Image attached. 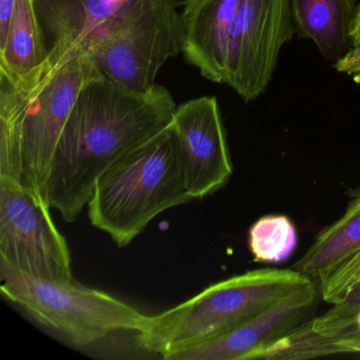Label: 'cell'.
<instances>
[{
    "mask_svg": "<svg viewBox=\"0 0 360 360\" xmlns=\"http://www.w3.org/2000/svg\"><path fill=\"white\" fill-rule=\"evenodd\" d=\"M172 124L180 141L185 185L191 200L226 186L233 167L217 98L201 96L179 105Z\"/></svg>",
    "mask_w": 360,
    "mask_h": 360,
    "instance_id": "obj_9",
    "label": "cell"
},
{
    "mask_svg": "<svg viewBox=\"0 0 360 360\" xmlns=\"http://www.w3.org/2000/svg\"><path fill=\"white\" fill-rule=\"evenodd\" d=\"M100 73L82 52L39 81L13 84L0 75L1 180L44 198L52 160L77 96Z\"/></svg>",
    "mask_w": 360,
    "mask_h": 360,
    "instance_id": "obj_2",
    "label": "cell"
},
{
    "mask_svg": "<svg viewBox=\"0 0 360 360\" xmlns=\"http://www.w3.org/2000/svg\"><path fill=\"white\" fill-rule=\"evenodd\" d=\"M131 0H33L49 70L85 52L88 41Z\"/></svg>",
    "mask_w": 360,
    "mask_h": 360,
    "instance_id": "obj_12",
    "label": "cell"
},
{
    "mask_svg": "<svg viewBox=\"0 0 360 360\" xmlns=\"http://www.w3.org/2000/svg\"><path fill=\"white\" fill-rule=\"evenodd\" d=\"M314 284L294 269L246 271L217 282L181 304L150 317L139 335L143 353L172 360Z\"/></svg>",
    "mask_w": 360,
    "mask_h": 360,
    "instance_id": "obj_4",
    "label": "cell"
},
{
    "mask_svg": "<svg viewBox=\"0 0 360 360\" xmlns=\"http://www.w3.org/2000/svg\"><path fill=\"white\" fill-rule=\"evenodd\" d=\"M315 332L333 339H345L360 335V290L349 292L330 311L309 319Z\"/></svg>",
    "mask_w": 360,
    "mask_h": 360,
    "instance_id": "obj_17",
    "label": "cell"
},
{
    "mask_svg": "<svg viewBox=\"0 0 360 360\" xmlns=\"http://www.w3.org/2000/svg\"><path fill=\"white\" fill-rule=\"evenodd\" d=\"M240 0H185L183 56L212 83L224 84L231 27Z\"/></svg>",
    "mask_w": 360,
    "mask_h": 360,
    "instance_id": "obj_13",
    "label": "cell"
},
{
    "mask_svg": "<svg viewBox=\"0 0 360 360\" xmlns=\"http://www.w3.org/2000/svg\"><path fill=\"white\" fill-rule=\"evenodd\" d=\"M321 298L315 283L276 303L256 317L180 352L172 360H255L309 320Z\"/></svg>",
    "mask_w": 360,
    "mask_h": 360,
    "instance_id": "obj_10",
    "label": "cell"
},
{
    "mask_svg": "<svg viewBox=\"0 0 360 360\" xmlns=\"http://www.w3.org/2000/svg\"><path fill=\"white\" fill-rule=\"evenodd\" d=\"M352 47L360 45V1H358L351 28Z\"/></svg>",
    "mask_w": 360,
    "mask_h": 360,
    "instance_id": "obj_20",
    "label": "cell"
},
{
    "mask_svg": "<svg viewBox=\"0 0 360 360\" xmlns=\"http://www.w3.org/2000/svg\"><path fill=\"white\" fill-rule=\"evenodd\" d=\"M292 269L319 288L330 304L345 300L360 281V195L345 214L322 229Z\"/></svg>",
    "mask_w": 360,
    "mask_h": 360,
    "instance_id": "obj_11",
    "label": "cell"
},
{
    "mask_svg": "<svg viewBox=\"0 0 360 360\" xmlns=\"http://www.w3.org/2000/svg\"><path fill=\"white\" fill-rule=\"evenodd\" d=\"M180 6L176 0H131L88 41L85 52L105 77L149 91L164 64L183 52Z\"/></svg>",
    "mask_w": 360,
    "mask_h": 360,
    "instance_id": "obj_6",
    "label": "cell"
},
{
    "mask_svg": "<svg viewBox=\"0 0 360 360\" xmlns=\"http://www.w3.org/2000/svg\"><path fill=\"white\" fill-rule=\"evenodd\" d=\"M297 231L292 221L281 214H269L254 223L248 245L256 262L280 263L290 258L297 246Z\"/></svg>",
    "mask_w": 360,
    "mask_h": 360,
    "instance_id": "obj_16",
    "label": "cell"
},
{
    "mask_svg": "<svg viewBox=\"0 0 360 360\" xmlns=\"http://www.w3.org/2000/svg\"><path fill=\"white\" fill-rule=\"evenodd\" d=\"M1 296L35 324L79 349L115 340H134L151 316L129 303L72 279L49 281L31 277L0 259Z\"/></svg>",
    "mask_w": 360,
    "mask_h": 360,
    "instance_id": "obj_5",
    "label": "cell"
},
{
    "mask_svg": "<svg viewBox=\"0 0 360 360\" xmlns=\"http://www.w3.org/2000/svg\"><path fill=\"white\" fill-rule=\"evenodd\" d=\"M339 345L342 354H360V335L342 339Z\"/></svg>",
    "mask_w": 360,
    "mask_h": 360,
    "instance_id": "obj_19",
    "label": "cell"
},
{
    "mask_svg": "<svg viewBox=\"0 0 360 360\" xmlns=\"http://www.w3.org/2000/svg\"><path fill=\"white\" fill-rule=\"evenodd\" d=\"M176 105L155 84L134 91L100 73L82 88L58 141L44 199L75 222L89 202L98 176L117 159L172 123Z\"/></svg>",
    "mask_w": 360,
    "mask_h": 360,
    "instance_id": "obj_1",
    "label": "cell"
},
{
    "mask_svg": "<svg viewBox=\"0 0 360 360\" xmlns=\"http://www.w3.org/2000/svg\"><path fill=\"white\" fill-rule=\"evenodd\" d=\"M295 34L292 0H240L224 84L245 102L258 98L273 79L282 48Z\"/></svg>",
    "mask_w": 360,
    "mask_h": 360,
    "instance_id": "obj_8",
    "label": "cell"
},
{
    "mask_svg": "<svg viewBox=\"0 0 360 360\" xmlns=\"http://www.w3.org/2000/svg\"><path fill=\"white\" fill-rule=\"evenodd\" d=\"M174 124L111 164L88 202L92 226L119 248L129 245L160 214L191 201Z\"/></svg>",
    "mask_w": 360,
    "mask_h": 360,
    "instance_id": "obj_3",
    "label": "cell"
},
{
    "mask_svg": "<svg viewBox=\"0 0 360 360\" xmlns=\"http://www.w3.org/2000/svg\"><path fill=\"white\" fill-rule=\"evenodd\" d=\"M15 6L16 0H0V44L7 37Z\"/></svg>",
    "mask_w": 360,
    "mask_h": 360,
    "instance_id": "obj_18",
    "label": "cell"
},
{
    "mask_svg": "<svg viewBox=\"0 0 360 360\" xmlns=\"http://www.w3.org/2000/svg\"><path fill=\"white\" fill-rule=\"evenodd\" d=\"M48 71L47 47L33 0H16L7 37L0 44V75L22 84L41 79Z\"/></svg>",
    "mask_w": 360,
    "mask_h": 360,
    "instance_id": "obj_14",
    "label": "cell"
},
{
    "mask_svg": "<svg viewBox=\"0 0 360 360\" xmlns=\"http://www.w3.org/2000/svg\"><path fill=\"white\" fill-rule=\"evenodd\" d=\"M0 259L31 277L75 279L67 240L43 197L0 179Z\"/></svg>",
    "mask_w": 360,
    "mask_h": 360,
    "instance_id": "obj_7",
    "label": "cell"
},
{
    "mask_svg": "<svg viewBox=\"0 0 360 360\" xmlns=\"http://www.w3.org/2000/svg\"><path fill=\"white\" fill-rule=\"evenodd\" d=\"M358 0H292L296 34L313 41L320 54L338 62L352 48Z\"/></svg>",
    "mask_w": 360,
    "mask_h": 360,
    "instance_id": "obj_15",
    "label": "cell"
}]
</instances>
